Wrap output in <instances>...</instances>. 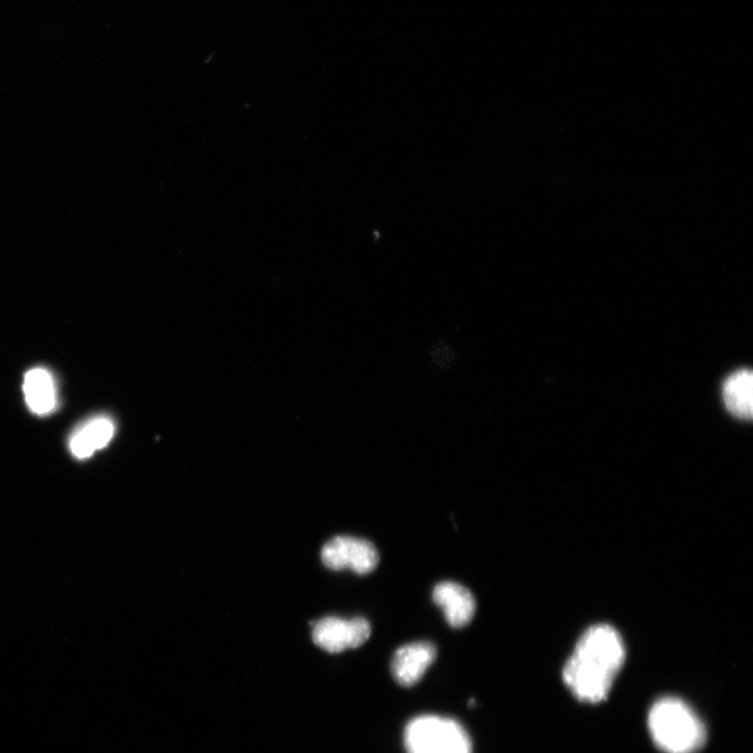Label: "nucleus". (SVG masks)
<instances>
[{"label": "nucleus", "instance_id": "nucleus-1", "mask_svg": "<svg viewBox=\"0 0 753 753\" xmlns=\"http://www.w3.org/2000/svg\"><path fill=\"white\" fill-rule=\"evenodd\" d=\"M626 658L621 635L608 625L589 628L580 638L563 669V679L580 700L606 699Z\"/></svg>", "mask_w": 753, "mask_h": 753}, {"label": "nucleus", "instance_id": "nucleus-2", "mask_svg": "<svg viewBox=\"0 0 753 753\" xmlns=\"http://www.w3.org/2000/svg\"><path fill=\"white\" fill-rule=\"evenodd\" d=\"M648 725L654 743L666 753H696L706 740L701 719L678 698L667 697L655 702Z\"/></svg>", "mask_w": 753, "mask_h": 753}, {"label": "nucleus", "instance_id": "nucleus-3", "mask_svg": "<svg viewBox=\"0 0 753 753\" xmlns=\"http://www.w3.org/2000/svg\"><path fill=\"white\" fill-rule=\"evenodd\" d=\"M407 753H473L466 729L451 718L423 715L410 721L404 732Z\"/></svg>", "mask_w": 753, "mask_h": 753}, {"label": "nucleus", "instance_id": "nucleus-4", "mask_svg": "<svg viewBox=\"0 0 753 753\" xmlns=\"http://www.w3.org/2000/svg\"><path fill=\"white\" fill-rule=\"evenodd\" d=\"M322 560L330 569H350L358 575H367L378 566L380 558L372 542L352 536H338L325 544Z\"/></svg>", "mask_w": 753, "mask_h": 753}, {"label": "nucleus", "instance_id": "nucleus-5", "mask_svg": "<svg viewBox=\"0 0 753 753\" xmlns=\"http://www.w3.org/2000/svg\"><path fill=\"white\" fill-rule=\"evenodd\" d=\"M371 634V624L364 618L346 620L328 616L315 625L312 638L319 648L330 653H339L359 648L369 641Z\"/></svg>", "mask_w": 753, "mask_h": 753}, {"label": "nucleus", "instance_id": "nucleus-6", "mask_svg": "<svg viewBox=\"0 0 753 753\" xmlns=\"http://www.w3.org/2000/svg\"><path fill=\"white\" fill-rule=\"evenodd\" d=\"M437 648L429 642L410 643L400 647L392 661V673L402 687H414L435 663Z\"/></svg>", "mask_w": 753, "mask_h": 753}, {"label": "nucleus", "instance_id": "nucleus-7", "mask_svg": "<svg viewBox=\"0 0 753 753\" xmlns=\"http://www.w3.org/2000/svg\"><path fill=\"white\" fill-rule=\"evenodd\" d=\"M432 599L444 612L453 628L467 626L476 611V602L469 589L455 582H442L432 592Z\"/></svg>", "mask_w": 753, "mask_h": 753}, {"label": "nucleus", "instance_id": "nucleus-8", "mask_svg": "<svg viewBox=\"0 0 753 753\" xmlns=\"http://www.w3.org/2000/svg\"><path fill=\"white\" fill-rule=\"evenodd\" d=\"M24 393L32 412L38 416L49 415L57 404V391L52 374L45 369H33L25 376Z\"/></svg>", "mask_w": 753, "mask_h": 753}, {"label": "nucleus", "instance_id": "nucleus-9", "mask_svg": "<svg viewBox=\"0 0 753 753\" xmlns=\"http://www.w3.org/2000/svg\"><path fill=\"white\" fill-rule=\"evenodd\" d=\"M723 399L728 412L741 420L753 417V376L740 370L729 376L723 385Z\"/></svg>", "mask_w": 753, "mask_h": 753}, {"label": "nucleus", "instance_id": "nucleus-10", "mask_svg": "<svg viewBox=\"0 0 753 753\" xmlns=\"http://www.w3.org/2000/svg\"><path fill=\"white\" fill-rule=\"evenodd\" d=\"M114 426L107 418H96L86 422L73 435L70 446L78 459H87L97 450L107 446L113 437Z\"/></svg>", "mask_w": 753, "mask_h": 753}]
</instances>
